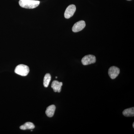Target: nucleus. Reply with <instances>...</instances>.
Listing matches in <instances>:
<instances>
[{
  "mask_svg": "<svg viewBox=\"0 0 134 134\" xmlns=\"http://www.w3.org/2000/svg\"><path fill=\"white\" fill-rule=\"evenodd\" d=\"M19 5L22 8L26 9L35 8L39 5V1L34 0H20Z\"/></svg>",
  "mask_w": 134,
  "mask_h": 134,
  "instance_id": "nucleus-1",
  "label": "nucleus"
},
{
  "mask_svg": "<svg viewBox=\"0 0 134 134\" xmlns=\"http://www.w3.org/2000/svg\"><path fill=\"white\" fill-rule=\"evenodd\" d=\"M30 72V69L26 65L21 64L18 65L15 69V72L16 74L22 76H26Z\"/></svg>",
  "mask_w": 134,
  "mask_h": 134,
  "instance_id": "nucleus-2",
  "label": "nucleus"
},
{
  "mask_svg": "<svg viewBox=\"0 0 134 134\" xmlns=\"http://www.w3.org/2000/svg\"><path fill=\"white\" fill-rule=\"evenodd\" d=\"M81 62L83 65H84L93 64L96 62V56L91 54L85 55L82 59Z\"/></svg>",
  "mask_w": 134,
  "mask_h": 134,
  "instance_id": "nucleus-3",
  "label": "nucleus"
},
{
  "mask_svg": "<svg viewBox=\"0 0 134 134\" xmlns=\"http://www.w3.org/2000/svg\"><path fill=\"white\" fill-rule=\"evenodd\" d=\"M76 10V7L74 5H71L67 7L65 10L64 16L66 19H69L74 15Z\"/></svg>",
  "mask_w": 134,
  "mask_h": 134,
  "instance_id": "nucleus-4",
  "label": "nucleus"
},
{
  "mask_svg": "<svg viewBox=\"0 0 134 134\" xmlns=\"http://www.w3.org/2000/svg\"><path fill=\"white\" fill-rule=\"evenodd\" d=\"M119 68L116 66L110 67L108 70V74L110 78L112 79H115L120 74Z\"/></svg>",
  "mask_w": 134,
  "mask_h": 134,
  "instance_id": "nucleus-5",
  "label": "nucleus"
},
{
  "mask_svg": "<svg viewBox=\"0 0 134 134\" xmlns=\"http://www.w3.org/2000/svg\"><path fill=\"white\" fill-rule=\"evenodd\" d=\"M86 26L85 22L84 21H80L77 22L74 25L72 28V31L75 32L81 31Z\"/></svg>",
  "mask_w": 134,
  "mask_h": 134,
  "instance_id": "nucleus-6",
  "label": "nucleus"
},
{
  "mask_svg": "<svg viewBox=\"0 0 134 134\" xmlns=\"http://www.w3.org/2000/svg\"><path fill=\"white\" fill-rule=\"evenodd\" d=\"M62 82L54 81L52 83L51 87L52 88L54 92H60L61 91L62 86Z\"/></svg>",
  "mask_w": 134,
  "mask_h": 134,
  "instance_id": "nucleus-7",
  "label": "nucleus"
},
{
  "mask_svg": "<svg viewBox=\"0 0 134 134\" xmlns=\"http://www.w3.org/2000/svg\"><path fill=\"white\" fill-rule=\"evenodd\" d=\"M55 106L54 105H52L48 106L47 108L46 113L47 115L49 117H52L54 115L55 110Z\"/></svg>",
  "mask_w": 134,
  "mask_h": 134,
  "instance_id": "nucleus-8",
  "label": "nucleus"
},
{
  "mask_svg": "<svg viewBox=\"0 0 134 134\" xmlns=\"http://www.w3.org/2000/svg\"><path fill=\"white\" fill-rule=\"evenodd\" d=\"M122 114L126 117H133L134 116V108H128L124 110L122 112Z\"/></svg>",
  "mask_w": 134,
  "mask_h": 134,
  "instance_id": "nucleus-9",
  "label": "nucleus"
},
{
  "mask_svg": "<svg viewBox=\"0 0 134 134\" xmlns=\"http://www.w3.org/2000/svg\"><path fill=\"white\" fill-rule=\"evenodd\" d=\"M35 128V126L33 123L31 122H26L24 125L20 127V129L23 130H26L27 129H33Z\"/></svg>",
  "mask_w": 134,
  "mask_h": 134,
  "instance_id": "nucleus-10",
  "label": "nucleus"
},
{
  "mask_svg": "<svg viewBox=\"0 0 134 134\" xmlns=\"http://www.w3.org/2000/svg\"><path fill=\"white\" fill-rule=\"evenodd\" d=\"M51 80V75L49 74H47L45 75L43 81V85L46 88H47L49 85L50 81Z\"/></svg>",
  "mask_w": 134,
  "mask_h": 134,
  "instance_id": "nucleus-11",
  "label": "nucleus"
},
{
  "mask_svg": "<svg viewBox=\"0 0 134 134\" xmlns=\"http://www.w3.org/2000/svg\"><path fill=\"white\" fill-rule=\"evenodd\" d=\"M133 128H134V122H133Z\"/></svg>",
  "mask_w": 134,
  "mask_h": 134,
  "instance_id": "nucleus-12",
  "label": "nucleus"
},
{
  "mask_svg": "<svg viewBox=\"0 0 134 134\" xmlns=\"http://www.w3.org/2000/svg\"><path fill=\"white\" fill-rule=\"evenodd\" d=\"M55 78H58V77H57V76L55 77Z\"/></svg>",
  "mask_w": 134,
  "mask_h": 134,
  "instance_id": "nucleus-13",
  "label": "nucleus"
},
{
  "mask_svg": "<svg viewBox=\"0 0 134 134\" xmlns=\"http://www.w3.org/2000/svg\"><path fill=\"white\" fill-rule=\"evenodd\" d=\"M127 1H131V0H127Z\"/></svg>",
  "mask_w": 134,
  "mask_h": 134,
  "instance_id": "nucleus-14",
  "label": "nucleus"
}]
</instances>
